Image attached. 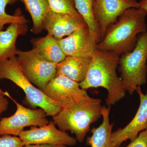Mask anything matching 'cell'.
Wrapping results in <instances>:
<instances>
[{
  "label": "cell",
  "instance_id": "cell-1",
  "mask_svg": "<svg viewBox=\"0 0 147 147\" xmlns=\"http://www.w3.org/2000/svg\"><path fill=\"white\" fill-rule=\"evenodd\" d=\"M120 56L108 51L96 49L91 57L86 76L79 83L83 89L102 87L108 92L105 100L108 107L115 105L125 97L126 90L117 69Z\"/></svg>",
  "mask_w": 147,
  "mask_h": 147
},
{
  "label": "cell",
  "instance_id": "cell-2",
  "mask_svg": "<svg viewBox=\"0 0 147 147\" xmlns=\"http://www.w3.org/2000/svg\"><path fill=\"white\" fill-rule=\"evenodd\" d=\"M147 12L140 8L127 9L118 20L108 28L97 49L120 56L131 52L136 45L138 36L146 31Z\"/></svg>",
  "mask_w": 147,
  "mask_h": 147
},
{
  "label": "cell",
  "instance_id": "cell-3",
  "mask_svg": "<svg viewBox=\"0 0 147 147\" xmlns=\"http://www.w3.org/2000/svg\"><path fill=\"white\" fill-rule=\"evenodd\" d=\"M101 101L89 96L62 108L53 121L62 131H71L76 141L84 142L90 125L102 117Z\"/></svg>",
  "mask_w": 147,
  "mask_h": 147
},
{
  "label": "cell",
  "instance_id": "cell-4",
  "mask_svg": "<svg viewBox=\"0 0 147 147\" xmlns=\"http://www.w3.org/2000/svg\"><path fill=\"white\" fill-rule=\"evenodd\" d=\"M3 79L10 80L22 89L30 105L43 109L47 116L54 117L61 110L60 105L27 79L21 70L16 56L0 61V79Z\"/></svg>",
  "mask_w": 147,
  "mask_h": 147
},
{
  "label": "cell",
  "instance_id": "cell-5",
  "mask_svg": "<svg viewBox=\"0 0 147 147\" xmlns=\"http://www.w3.org/2000/svg\"><path fill=\"white\" fill-rule=\"evenodd\" d=\"M147 27L139 35L134 49L120 56L119 71L126 91L132 95L137 87L145 85L147 79Z\"/></svg>",
  "mask_w": 147,
  "mask_h": 147
},
{
  "label": "cell",
  "instance_id": "cell-6",
  "mask_svg": "<svg viewBox=\"0 0 147 147\" xmlns=\"http://www.w3.org/2000/svg\"><path fill=\"white\" fill-rule=\"evenodd\" d=\"M17 59L24 75L35 86L42 91L57 73V64L47 61L33 50H18Z\"/></svg>",
  "mask_w": 147,
  "mask_h": 147
},
{
  "label": "cell",
  "instance_id": "cell-7",
  "mask_svg": "<svg viewBox=\"0 0 147 147\" xmlns=\"http://www.w3.org/2000/svg\"><path fill=\"white\" fill-rule=\"evenodd\" d=\"M5 96L16 104V110L12 116L0 120V136L10 135L19 137L24 128L28 126H42L48 124L49 121L43 109H31L21 105L11 96L8 92Z\"/></svg>",
  "mask_w": 147,
  "mask_h": 147
},
{
  "label": "cell",
  "instance_id": "cell-8",
  "mask_svg": "<svg viewBox=\"0 0 147 147\" xmlns=\"http://www.w3.org/2000/svg\"><path fill=\"white\" fill-rule=\"evenodd\" d=\"M18 137L24 146L47 144L73 146L77 143L75 138L69 136L66 131L57 128L53 121L39 127L31 126L28 130L22 131Z\"/></svg>",
  "mask_w": 147,
  "mask_h": 147
},
{
  "label": "cell",
  "instance_id": "cell-9",
  "mask_svg": "<svg viewBox=\"0 0 147 147\" xmlns=\"http://www.w3.org/2000/svg\"><path fill=\"white\" fill-rule=\"evenodd\" d=\"M42 91L62 108L89 96L79 83L62 75L55 76Z\"/></svg>",
  "mask_w": 147,
  "mask_h": 147
},
{
  "label": "cell",
  "instance_id": "cell-10",
  "mask_svg": "<svg viewBox=\"0 0 147 147\" xmlns=\"http://www.w3.org/2000/svg\"><path fill=\"white\" fill-rule=\"evenodd\" d=\"M139 8L137 0H94L93 12L99 27L101 40L111 24L127 9Z\"/></svg>",
  "mask_w": 147,
  "mask_h": 147
},
{
  "label": "cell",
  "instance_id": "cell-11",
  "mask_svg": "<svg viewBox=\"0 0 147 147\" xmlns=\"http://www.w3.org/2000/svg\"><path fill=\"white\" fill-rule=\"evenodd\" d=\"M42 27L47 34L59 40L88 26L81 15L57 13L51 11L44 18Z\"/></svg>",
  "mask_w": 147,
  "mask_h": 147
},
{
  "label": "cell",
  "instance_id": "cell-12",
  "mask_svg": "<svg viewBox=\"0 0 147 147\" xmlns=\"http://www.w3.org/2000/svg\"><path fill=\"white\" fill-rule=\"evenodd\" d=\"M136 92L140 98L139 108L134 118L127 125L113 132V141L115 147L120 146L128 139L133 141L140 132L147 129V90L144 94L139 86Z\"/></svg>",
  "mask_w": 147,
  "mask_h": 147
},
{
  "label": "cell",
  "instance_id": "cell-13",
  "mask_svg": "<svg viewBox=\"0 0 147 147\" xmlns=\"http://www.w3.org/2000/svg\"><path fill=\"white\" fill-rule=\"evenodd\" d=\"M59 43L66 56L91 57L97 49V43L93 39L88 27L59 40Z\"/></svg>",
  "mask_w": 147,
  "mask_h": 147
},
{
  "label": "cell",
  "instance_id": "cell-14",
  "mask_svg": "<svg viewBox=\"0 0 147 147\" xmlns=\"http://www.w3.org/2000/svg\"><path fill=\"white\" fill-rule=\"evenodd\" d=\"M28 30L27 24L13 23L9 24L5 30L0 31V61L17 55V38L19 35L26 34Z\"/></svg>",
  "mask_w": 147,
  "mask_h": 147
},
{
  "label": "cell",
  "instance_id": "cell-15",
  "mask_svg": "<svg viewBox=\"0 0 147 147\" xmlns=\"http://www.w3.org/2000/svg\"><path fill=\"white\" fill-rule=\"evenodd\" d=\"M32 49L44 60L58 64L67 57L60 46L59 40L51 35L32 38Z\"/></svg>",
  "mask_w": 147,
  "mask_h": 147
},
{
  "label": "cell",
  "instance_id": "cell-16",
  "mask_svg": "<svg viewBox=\"0 0 147 147\" xmlns=\"http://www.w3.org/2000/svg\"><path fill=\"white\" fill-rule=\"evenodd\" d=\"M91 57L83 58L67 56L57 65L56 76L62 75L80 83L86 76Z\"/></svg>",
  "mask_w": 147,
  "mask_h": 147
},
{
  "label": "cell",
  "instance_id": "cell-17",
  "mask_svg": "<svg viewBox=\"0 0 147 147\" xmlns=\"http://www.w3.org/2000/svg\"><path fill=\"white\" fill-rule=\"evenodd\" d=\"M111 108L102 106V123L91 130L92 135L87 137L86 144L91 147H116L113 139V124L110 123L109 115Z\"/></svg>",
  "mask_w": 147,
  "mask_h": 147
},
{
  "label": "cell",
  "instance_id": "cell-18",
  "mask_svg": "<svg viewBox=\"0 0 147 147\" xmlns=\"http://www.w3.org/2000/svg\"><path fill=\"white\" fill-rule=\"evenodd\" d=\"M30 13L33 22L31 31L34 34L43 30L42 24L47 13L51 11L47 0H21Z\"/></svg>",
  "mask_w": 147,
  "mask_h": 147
},
{
  "label": "cell",
  "instance_id": "cell-19",
  "mask_svg": "<svg viewBox=\"0 0 147 147\" xmlns=\"http://www.w3.org/2000/svg\"><path fill=\"white\" fill-rule=\"evenodd\" d=\"M94 0H74L75 8L86 22L93 39L97 43L101 40L100 30L93 12Z\"/></svg>",
  "mask_w": 147,
  "mask_h": 147
},
{
  "label": "cell",
  "instance_id": "cell-20",
  "mask_svg": "<svg viewBox=\"0 0 147 147\" xmlns=\"http://www.w3.org/2000/svg\"><path fill=\"white\" fill-rule=\"evenodd\" d=\"M18 0H0V31L3 30L4 27L7 24L13 23L27 24L29 21L24 15H22L21 10L18 9L13 15L7 14L5 11L8 5H12Z\"/></svg>",
  "mask_w": 147,
  "mask_h": 147
},
{
  "label": "cell",
  "instance_id": "cell-21",
  "mask_svg": "<svg viewBox=\"0 0 147 147\" xmlns=\"http://www.w3.org/2000/svg\"><path fill=\"white\" fill-rule=\"evenodd\" d=\"M51 11L57 13L80 15L76 10L74 0H47Z\"/></svg>",
  "mask_w": 147,
  "mask_h": 147
},
{
  "label": "cell",
  "instance_id": "cell-22",
  "mask_svg": "<svg viewBox=\"0 0 147 147\" xmlns=\"http://www.w3.org/2000/svg\"><path fill=\"white\" fill-rule=\"evenodd\" d=\"M20 138L10 135L0 136V147H24Z\"/></svg>",
  "mask_w": 147,
  "mask_h": 147
},
{
  "label": "cell",
  "instance_id": "cell-23",
  "mask_svg": "<svg viewBox=\"0 0 147 147\" xmlns=\"http://www.w3.org/2000/svg\"><path fill=\"white\" fill-rule=\"evenodd\" d=\"M125 147H147V129L140 132L134 140Z\"/></svg>",
  "mask_w": 147,
  "mask_h": 147
},
{
  "label": "cell",
  "instance_id": "cell-24",
  "mask_svg": "<svg viewBox=\"0 0 147 147\" xmlns=\"http://www.w3.org/2000/svg\"><path fill=\"white\" fill-rule=\"evenodd\" d=\"M5 96L0 93V117L8 108L9 102Z\"/></svg>",
  "mask_w": 147,
  "mask_h": 147
},
{
  "label": "cell",
  "instance_id": "cell-25",
  "mask_svg": "<svg viewBox=\"0 0 147 147\" xmlns=\"http://www.w3.org/2000/svg\"><path fill=\"white\" fill-rule=\"evenodd\" d=\"M24 147H67V146L62 145L47 144H30L26 145Z\"/></svg>",
  "mask_w": 147,
  "mask_h": 147
},
{
  "label": "cell",
  "instance_id": "cell-26",
  "mask_svg": "<svg viewBox=\"0 0 147 147\" xmlns=\"http://www.w3.org/2000/svg\"><path fill=\"white\" fill-rule=\"evenodd\" d=\"M139 8L144 9L147 12V0H141L139 2Z\"/></svg>",
  "mask_w": 147,
  "mask_h": 147
},
{
  "label": "cell",
  "instance_id": "cell-27",
  "mask_svg": "<svg viewBox=\"0 0 147 147\" xmlns=\"http://www.w3.org/2000/svg\"><path fill=\"white\" fill-rule=\"evenodd\" d=\"M0 93L1 94L4 95L5 96V92L3 91L1 89V88H0Z\"/></svg>",
  "mask_w": 147,
  "mask_h": 147
}]
</instances>
